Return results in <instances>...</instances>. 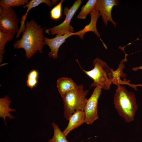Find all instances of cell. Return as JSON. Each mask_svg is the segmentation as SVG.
Wrapping results in <instances>:
<instances>
[{"mask_svg": "<svg viewBox=\"0 0 142 142\" xmlns=\"http://www.w3.org/2000/svg\"><path fill=\"white\" fill-rule=\"evenodd\" d=\"M25 26L21 38L14 43L13 46L16 49H24L26 52V58L29 59L37 51L41 53L42 52V50L45 45L44 29L33 19L27 22Z\"/></svg>", "mask_w": 142, "mask_h": 142, "instance_id": "6da1fadb", "label": "cell"}, {"mask_svg": "<svg viewBox=\"0 0 142 142\" xmlns=\"http://www.w3.org/2000/svg\"><path fill=\"white\" fill-rule=\"evenodd\" d=\"M115 107L119 115L127 122L133 121L138 106L135 94L119 85L115 91L113 99Z\"/></svg>", "mask_w": 142, "mask_h": 142, "instance_id": "7a4b0ae2", "label": "cell"}, {"mask_svg": "<svg viewBox=\"0 0 142 142\" xmlns=\"http://www.w3.org/2000/svg\"><path fill=\"white\" fill-rule=\"evenodd\" d=\"M88 92V90H84L83 85L81 84L65 93L62 98L64 104L63 114L67 120H69L76 110H84L87 100L86 97Z\"/></svg>", "mask_w": 142, "mask_h": 142, "instance_id": "3957f363", "label": "cell"}, {"mask_svg": "<svg viewBox=\"0 0 142 142\" xmlns=\"http://www.w3.org/2000/svg\"><path fill=\"white\" fill-rule=\"evenodd\" d=\"M79 65L85 74L93 80L91 87L99 86L102 89L109 90L111 84V70L106 63L97 57L93 61L94 68L91 70L87 71L83 69L79 64Z\"/></svg>", "mask_w": 142, "mask_h": 142, "instance_id": "277c9868", "label": "cell"}, {"mask_svg": "<svg viewBox=\"0 0 142 142\" xmlns=\"http://www.w3.org/2000/svg\"><path fill=\"white\" fill-rule=\"evenodd\" d=\"M81 0H77L74 3L69 9L65 7L64 9L63 14L65 16L64 21L58 26H55L45 30V33L50 34L63 35L68 32L74 33L73 27L70 24L71 20L76 11L81 4Z\"/></svg>", "mask_w": 142, "mask_h": 142, "instance_id": "5b68a950", "label": "cell"}, {"mask_svg": "<svg viewBox=\"0 0 142 142\" xmlns=\"http://www.w3.org/2000/svg\"><path fill=\"white\" fill-rule=\"evenodd\" d=\"M20 21L12 7H0V31L14 34L17 33L19 29L18 23Z\"/></svg>", "mask_w": 142, "mask_h": 142, "instance_id": "8992f818", "label": "cell"}, {"mask_svg": "<svg viewBox=\"0 0 142 142\" xmlns=\"http://www.w3.org/2000/svg\"><path fill=\"white\" fill-rule=\"evenodd\" d=\"M102 89L101 87L97 86L90 97L87 99L84 110L85 116V123L87 124H92L98 118V102Z\"/></svg>", "mask_w": 142, "mask_h": 142, "instance_id": "52a82bcc", "label": "cell"}, {"mask_svg": "<svg viewBox=\"0 0 142 142\" xmlns=\"http://www.w3.org/2000/svg\"><path fill=\"white\" fill-rule=\"evenodd\" d=\"M119 2L118 0H97L95 9L98 11L100 16L106 26H107L108 21L116 27V22L114 21L111 16V11L113 7L118 6Z\"/></svg>", "mask_w": 142, "mask_h": 142, "instance_id": "ba28073f", "label": "cell"}, {"mask_svg": "<svg viewBox=\"0 0 142 142\" xmlns=\"http://www.w3.org/2000/svg\"><path fill=\"white\" fill-rule=\"evenodd\" d=\"M74 35H75V33L68 32L63 35H56L53 38H49L44 37V40L45 45H47L50 49V51L48 53L49 56L53 59L57 58L59 47L67 38Z\"/></svg>", "mask_w": 142, "mask_h": 142, "instance_id": "9c48e42d", "label": "cell"}, {"mask_svg": "<svg viewBox=\"0 0 142 142\" xmlns=\"http://www.w3.org/2000/svg\"><path fill=\"white\" fill-rule=\"evenodd\" d=\"M125 53V57L124 59L122 60L120 62L118 68L115 70H114L112 69L111 70V80L112 83L117 86L119 85L125 84L128 85L136 91L138 90L137 87L139 86V84H130L129 82L128 81H123L120 78V77L124 76V74L123 72V69L124 68V65L123 63L127 60L126 57L128 55Z\"/></svg>", "mask_w": 142, "mask_h": 142, "instance_id": "30bf717a", "label": "cell"}, {"mask_svg": "<svg viewBox=\"0 0 142 142\" xmlns=\"http://www.w3.org/2000/svg\"><path fill=\"white\" fill-rule=\"evenodd\" d=\"M85 118L84 111L76 110L70 117L68 125L63 132L64 135L67 136L71 131L85 123Z\"/></svg>", "mask_w": 142, "mask_h": 142, "instance_id": "8fae6325", "label": "cell"}, {"mask_svg": "<svg viewBox=\"0 0 142 142\" xmlns=\"http://www.w3.org/2000/svg\"><path fill=\"white\" fill-rule=\"evenodd\" d=\"M91 20L90 23L82 30L75 33V35L78 36L81 39H84L85 34L89 32H93L100 39V34L99 33L97 28V23L100 15L99 12L95 9L90 13Z\"/></svg>", "mask_w": 142, "mask_h": 142, "instance_id": "7c38bea8", "label": "cell"}, {"mask_svg": "<svg viewBox=\"0 0 142 142\" xmlns=\"http://www.w3.org/2000/svg\"><path fill=\"white\" fill-rule=\"evenodd\" d=\"M44 3L47 6L51 7L53 5L52 0H31L26 4L23 6L24 8H27V9L25 14L22 16L21 21V25L16 37L18 38L21 33H22L26 28L25 22L28 13L30 10L32 8L37 6L40 4Z\"/></svg>", "mask_w": 142, "mask_h": 142, "instance_id": "4fadbf2b", "label": "cell"}, {"mask_svg": "<svg viewBox=\"0 0 142 142\" xmlns=\"http://www.w3.org/2000/svg\"><path fill=\"white\" fill-rule=\"evenodd\" d=\"M57 88L58 92L62 98L66 93L74 89L78 86L70 78L62 77L57 81Z\"/></svg>", "mask_w": 142, "mask_h": 142, "instance_id": "5bb4252c", "label": "cell"}, {"mask_svg": "<svg viewBox=\"0 0 142 142\" xmlns=\"http://www.w3.org/2000/svg\"><path fill=\"white\" fill-rule=\"evenodd\" d=\"M11 101L8 96L0 99V117L4 120V124L7 125L6 121V117H8L10 119H13L15 117L11 114L10 112H15V109L9 107Z\"/></svg>", "mask_w": 142, "mask_h": 142, "instance_id": "9a60e30c", "label": "cell"}, {"mask_svg": "<svg viewBox=\"0 0 142 142\" xmlns=\"http://www.w3.org/2000/svg\"><path fill=\"white\" fill-rule=\"evenodd\" d=\"M97 0H89L82 7L81 11L77 16L79 19H85L87 15L95 9Z\"/></svg>", "mask_w": 142, "mask_h": 142, "instance_id": "2e32d148", "label": "cell"}, {"mask_svg": "<svg viewBox=\"0 0 142 142\" xmlns=\"http://www.w3.org/2000/svg\"><path fill=\"white\" fill-rule=\"evenodd\" d=\"M15 34L5 33L0 31V62L3 60V54L5 52L4 46L6 43L11 41L14 38Z\"/></svg>", "mask_w": 142, "mask_h": 142, "instance_id": "e0dca14e", "label": "cell"}, {"mask_svg": "<svg viewBox=\"0 0 142 142\" xmlns=\"http://www.w3.org/2000/svg\"><path fill=\"white\" fill-rule=\"evenodd\" d=\"M52 125L54 129V135L53 138L48 140V142H68L58 125L54 122L52 123Z\"/></svg>", "mask_w": 142, "mask_h": 142, "instance_id": "ac0fdd59", "label": "cell"}, {"mask_svg": "<svg viewBox=\"0 0 142 142\" xmlns=\"http://www.w3.org/2000/svg\"><path fill=\"white\" fill-rule=\"evenodd\" d=\"M28 2V0H1L0 6L4 8L20 6L25 5Z\"/></svg>", "mask_w": 142, "mask_h": 142, "instance_id": "d6986e66", "label": "cell"}, {"mask_svg": "<svg viewBox=\"0 0 142 142\" xmlns=\"http://www.w3.org/2000/svg\"><path fill=\"white\" fill-rule=\"evenodd\" d=\"M39 73L35 69L31 71L28 74L26 84L28 86L32 89L35 88L37 85Z\"/></svg>", "mask_w": 142, "mask_h": 142, "instance_id": "ffe728a7", "label": "cell"}, {"mask_svg": "<svg viewBox=\"0 0 142 142\" xmlns=\"http://www.w3.org/2000/svg\"><path fill=\"white\" fill-rule=\"evenodd\" d=\"M64 1L62 0L57 5L54 7L50 11L51 18L53 20H57L62 16V7L63 2Z\"/></svg>", "mask_w": 142, "mask_h": 142, "instance_id": "44dd1931", "label": "cell"}, {"mask_svg": "<svg viewBox=\"0 0 142 142\" xmlns=\"http://www.w3.org/2000/svg\"><path fill=\"white\" fill-rule=\"evenodd\" d=\"M139 69L142 70V66H140L138 67H133L132 68V70L134 71H136ZM141 87H142V85Z\"/></svg>", "mask_w": 142, "mask_h": 142, "instance_id": "7402d4cb", "label": "cell"}]
</instances>
